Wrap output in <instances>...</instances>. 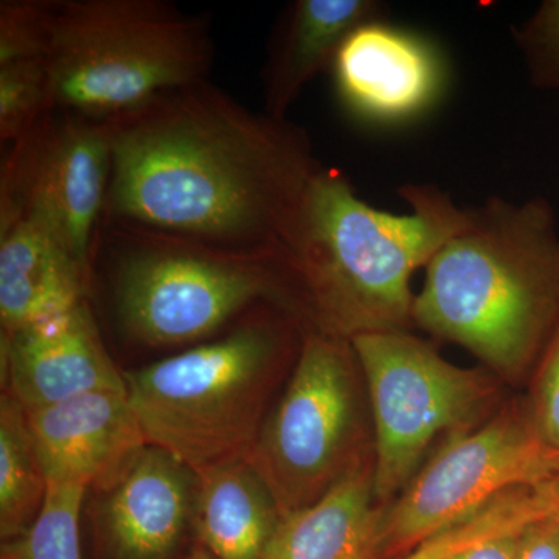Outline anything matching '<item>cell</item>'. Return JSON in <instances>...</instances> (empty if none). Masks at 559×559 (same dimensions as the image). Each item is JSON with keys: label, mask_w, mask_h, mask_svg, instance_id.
Masks as SVG:
<instances>
[{"label": "cell", "mask_w": 559, "mask_h": 559, "mask_svg": "<svg viewBox=\"0 0 559 559\" xmlns=\"http://www.w3.org/2000/svg\"><path fill=\"white\" fill-rule=\"evenodd\" d=\"M103 223L237 250L285 253L322 165L307 132L253 112L210 81L110 121Z\"/></svg>", "instance_id": "1"}, {"label": "cell", "mask_w": 559, "mask_h": 559, "mask_svg": "<svg viewBox=\"0 0 559 559\" xmlns=\"http://www.w3.org/2000/svg\"><path fill=\"white\" fill-rule=\"evenodd\" d=\"M400 197L411 213L367 204L334 168L312 176L285 250L314 329L352 341L414 326L412 277L469 226L473 209L429 183Z\"/></svg>", "instance_id": "2"}, {"label": "cell", "mask_w": 559, "mask_h": 559, "mask_svg": "<svg viewBox=\"0 0 559 559\" xmlns=\"http://www.w3.org/2000/svg\"><path fill=\"white\" fill-rule=\"evenodd\" d=\"M425 270L414 326L468 349L503 384L532 378L559 326V231L549 202L489 198Z\"/></svg>", "instance_id": "3"}, {"label": "cell", "mask_w": 559, "mask_h": 559, "mask_svg": "<svg viewBox=\"0 0 559 559\" xmlns=\"http://www.w3.org/2000/svg\"><path fill=\"white\" fill-rule=\"evenodd\" d=\"M305 320L260 305L215 341L123 371L146 440L194 473L248 460L278 381L294 366Z\"/></svg>", "instance_id": "4"}, {"label": "cell", "mask_w": 559, "mask_h": 559, "mask_svg": "<svg viewBox=\"0 0 559 559\" xmlns=\"http://www.w3.org/2000/svg\"><path fill=\"white\" fill-rule=\"evenodd\" d=\"M95 264L108 266L117 326L142 347L202 344L266 304L307 320L285 253L237 252L103 223Z\"/></svg>", "instance_id": "5"}, {"label": "cell", "mask_w": 559, "mask_h": 559, "mask_svg": "<svg viewBox=\"0 0 559 559\" xmlns=\"http://www.w3.org/2000/svg\"><path fill=\"white\" fill-rule=\"evenodd\" d=\"M209 20L162 0H50V112L110 123L209 81Z\"/></svg>", "instance_id": "6"}, {"label": "cell", "mask_w": 559, "mask_h": 559, "mask_svg": "<svg viewBox=\"0 0 559 559\" xmlns=\"http://www.w3.org/2000/svg\"><path fill=\"white\" fill-rule=\"evenodd\" d=\"M374 459L366 378L352 341L305 323L299 355L249 455L280 513L314 506Z\"/></svg>", "instance_id": "7"}, {"label": "cell", "mask_w": 559, "mask_h": 559, "mask_svg": "<svg viewBox=\"0 0 559 559\" xmlns=\"http://www.w3.org/2000/svg\"><path fill=\"white\" fill-rule=\"evenodd\" d=\"M369 392L374 496L388 507L444 440L481 425L502 406L503 382L463 369L411 331L353 337Z\"/></svg>", "instance_id": "8"}, {"label": "cell", "mask_w": 559, "mask_h": 559, "mask_svg": "<svg viewBox=\"0 0 559 559\" xmlns=\"http://www.w3.org/2000/svg\"><path fill=\"white\" fill-rule=\"evenodd\" d=\"M559 471V454L536 432L527 400H506L477 428L452 436L382 511L381 559H396L468 520L511 489Z\"/></svg>", "instance_id": "9"}, {"label": "cell", "mask_w": 559, "mask_h": 559, "mask_svg": "<svg viewBox=\"0 0 559 559\" xmlns=\"http://www.w3.org/2000/svg\"><path fill=\"white\" fill-rule=\"evenodd\" d=\"M110 173L108 124L50 112L27 139L10 146L2 167L0 229L21 215L33 216L92 278Z\"/></svg>", "instance_id": "10"}, {"label": "cell", "mask_w": 559, "mask_h": 559, "mask_svg": "<svg viewBox=\"0 0 559 559\" xmlns=\"http://www.w3.org/2000/svg\"><path fill=\"white\" fill-rule=\"evenodd\" d=\"M331 70L342 105L377 127L421 119L440 102L448 81L436 44L384 16L349 33Z\"/></svg>", "instance_id": "11"}, {"label": "cell", "mask_w": 559, "mask_h": 559, "mask_svg": "<svg viewBox=\"0 0 559 559\" xmlns=\"http://www.w3.org/2000/svg\"><path fill=\"white\" fill-rule=\"evenodd\" d=\"M197 473L162 448L140 451L97 492L92 530L100 559H173L191 530Z\"/></svg>", "instance_id": "12"}, {"label": "cell", "mask_w": 559, "mask_h": 559, "mask_svg": "<svg viewBox=\"0 0 559 559\" xmlns=\"http://www.w3.org/2000/svg\"><path fill=\"white\" fill-rule=\"evenodd\" d=\"M2 384L25 411L95 392L127 390L110 359L90 300L2 333Z\"/></svg>", "instance_id": "13"}, {"label": "cell", "mask_w": 559, "mask_h": 559, "mask_svg": "<svg viewBox=\"0 0 559 559\" xmlns=\"http://www.w3.org/2000/svg\"><path fill=\"white\" fill-rule=\"evenodd\" d=\"M25 414L49 484L105 491L150 444L128 390H95Z\"/></svg>", "instance_id": "14"}, {"label": "cell", "mask_w": 559, "mask_h": 559, "mask_svg": "<svg viewBox=\"0 0 559 559\" xmlns=\"http://www.w3.org/2000/svg\"><path fill=\"white\" fill-rule=\"evenodd\" d=\"M382 16L384 7L373 0H296L286 7L263 69L264 112L286 119L304 87L333 68L349 33Z\"/></svg>", "instance_id": "15"}, {"label": "cell", "mask_w": 559, "mask_h": 559, "mask_svg": "<svg viewBox=\"0 0 559 559\" xmlns=\"http://www.w3.org/2000/svg\"><path fill=\"white\" fill-rule=\"evenodd\" d=\"M91 293V275L38 219L21 215L0 229L2 333L75 307Z\"/></svg>", "instance_id": "16"}, {"label": "cell", "mask_w": 559, "mask_h": 559, "mask_svg": "<svg viewBox=\"0 0 559 559\" xmlns=\"http://www.w3.org/2000/svg\"><path fill=\"white\" fill-rule=\"evenodd\" d=\"M382 511L373 459L314 506L282 516L263 559H381Z\"/></svg>", "instance_id": "17"}, {"label": "cell", "mask_w": 559, "mask_h": 559, "mask_svg": "<svg viewBox=\"0 0 559 559\" xmlns=\"http://www.w3.org/2000/svg\"><path fill=\"white\" fill-rule=\"evenodd\" d=\"M191 532L216 559H263L282 513L249 460L197 473Z\"/></svg>", "instance_id": "18"}, {"label": "cell", "mask_w": 559, "mask_h": 559, "mask_svg": "<svg viewBox=\"0 0 559 559\" xmlns=\"http://www.w3.org/2000/svg\"><path fill=\"white\" fill-rule=\"evenodd\" d=\"M49 480L33 443L27 414L9 393L0 396V536L20 538L38 520Z\"/></svg>", "instance_id": "19"}, {"label": "cell", "mask_w": 559, "mask_h": 559, "mask_svg": "<svg viewBox=\"0 0 559 559\" xmlns=\"http://www.w3.org/2000/svg\"><path fill=\"white\" fill-rule=\"evenodd\" d=\"M550 511L540 485L511 489L484 509L396 559H448L489 536L518 528Z\"/></svg>", "instance_id": "20"}, {"label": "cell", "mask_w": 559, "mask_h": 559, "mask_svg": "<svg viewBox=\"0 0 559 559\" xmlns=\"http://www.w3.org/2000/svg\"><path fill=\"white\" fill-rule=\"evenodd\" d=\"M87 488L49 484L38 520L20 538L2 543L0 559H83L80 514Z\"/></svg>", "instance_id": "21"}, {"label": "cell", "mask_w": 559, "mask_h": 559, "mask_svg": "<svg viewBox=\"0 0 559 559\" xmlns=\"http://www.w3.org/2000/svg\"><path fill=\"white\" fill-rule=\"evenodd\" d=\"M50 114L46 60L0 66V140L16 145Z\"/></svg>", "instance_id": "22"}, {"label": "cell", "mask_w": 559, "mask_h": 559, "mask_svg": "<svg viewBox=\"0 0 559 559\" xmlns=\"http://www.w3.org/2000/svg\"><path fill=\"white\" fill-rule=\"evenodd\" d=\"M50 0H7L0 3V66L46 60Z\"/></svg>", "instance_id": "23"}, {"label": "cell", "mask_w": 559, "mask_h": 559, "mask_svg": "<svg viewBox=\"0 0 559 559\" xmlns=\"http://www.w3.org/2000/svg\"><path fill=\"white\" fill-rule=\"evenodd\" d=\"M514 38L533 84L559 91V0L540 3Z\"/></svg>", "instance_id": "24"}, {"label": "cell", "mask_w": 559, "mask_h": 559, "mask_svg": "<svg viewBox=\"0 0 559 559\" xmlns=\"http://www.w3.org/2000/svg\"><path fill=\"white\" fill-rule=\"evenodd\" d=\"M525 400L540 440L559 454V326L533 371Z\"/></svg>", "instance_id": "25"}, {"label": "cell", "mask_w": 559, "mask_h": 559, "mask_svg": "<svg viewBox=\"0 0 559 559\" xmlns=\"http://www.w3.org/2000/svg\"><path fill=\"white\" fill-rule=\"evenodd\" d=\"M516 559H559V514L547 511L521 528Z\"/></svg>", "instance_id": "26"}, {"label": "cell", "mask_w": 559, "mask_h": 559, "mask_svg": "<svg viewBox=\"0 0 559 559\" xmlns=\"http://www.w3.org/2000/svg\"><path fill=\"white\" fill-rule=\"evenodd\" d=\"M525 525V524H524ZM511 528L499 535L473 544L448 559H516L521 528Z\"/></svg>", "instance_id": "27"}, {"label": "cell", "mask_w": 559, "mask_h": 559, "mask_svg": "<svg viewBox=\"0 0 559 559\" xmlns=\"http://www.w3.org/2000/svg\"><path fill=\"white\" fill-rule=\"evenodd\" d=\"M540 488H543L544 496L549 502L550 510L559 514V471L549 480L540 484Z\"/></svg>", "instance_id": "28"}, {"label": "cell", "mask_w": 559, "mask_h": 559, "mask_svg": "<svg viewBox=\"0 0 559 559\" xmlns=\"http://www.w3.org/2000/svg\"><path fill=\"white\" fill-rule=\"evenodd\" d=\"M189 559H216V558H213L212 555H210L207 550L202 549L201 546H197V547H194L193 551H191Z\"/></svg>", "instance_id": "29"}, {"label": "cell", "mask_w": 559, "mask_h": 559, "mask_svg": "<svg viewBox=\"0 0 559 559\" xmlns=\"http://www.w3.org/2000/svg\"><path fill=\"white\" fill-rule=\"evenodd\" d=\"M186 559H189V558H186Z\"/></svg>", "instance_id": "30"}]
</instances>
